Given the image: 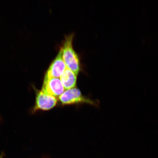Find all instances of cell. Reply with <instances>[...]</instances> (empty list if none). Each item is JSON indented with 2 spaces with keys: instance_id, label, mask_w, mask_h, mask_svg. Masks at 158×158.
Masks as SVG:
<instances>
[{
  "instance_id": "cell-1",
  "label": "cell",
  "mask_w": 158,
  "mask_h": 158,
  "mask_svg": "<svg viewBox=\"0 0 158 158\" xmlns=\"http://www.w3.org/2000/svg\"><path fill=\"white\" fill-rule=\"evenodd\" d=\"M58 100L60 106H62L84 104L90 105L96 107L99 106V102L84 96L80 90L77 88L65 91L59 97Z\"/></svg>"
},
{
  "instance_id": "cell-2",
  "label": "cell",
  "mask_w": 158,
  "mask_h": 158,
  "mask_svg": "<svg viewBox=\"0 0 158 158\" xmlns=\"http://www.w3.org/2000/svg\"><path fill=\"white\" fill-rule=\"evenodd\" d=\"M73 34L67 36L60 49L67 68L70 69L77 76L80 71V63L78 55L73 47Z\"/></svg>"
},
{
  "instance_id": "cell-3",
  "label": "cell",
  "mask_w": 158,
  "mask_h": 158,
  "mask_svg": "<svg viewBox=\"0 0 158 158\" xmlns=\"http://www.w3.org/2000/svg\"><path fill=\"white\" fill-rule=\"evenodd\" d=\"M58 98L55 97L45 93L42 90H36V98L35 106L32 112H35L38 110H48L56 106Z\"/></svg>"
},
{
  "instance_id": "cell-4",
  "label": "cell",
  "mask_w": 158,
  "mask_h": 158,
  "mask_svg": "<svg viewBox=\"0 0 158 158\" xmlns=\"http://www.w3.org/2000/svg\"><path fill=\"white\" fill-rule=\"evenodd\" d=\"M67 68L62 53L60 49L56 58L49 66L45 75L44 79L60 77Z\"/></svg>"
},
{
  "instance_id": "cell-5",
  "label": "cell",
  "mask_w": 158,
  "mask_h": 158,
  "mask_svg": "<svg viewBox=\"0 0 158 158\" xmlns=\"http://www.w3.org/2000/svg\"><path fill=\"white\" fill-rule=\"evenodd\" d=\"M41 90L45 94L59 97L64 93V88L60 79L52 78L44 79Z\"/></svg>"
},
{
  "instance_id": "cell-6",
  "label": "cell",
  "mask_w": 158,
  "mask_h": 158,
  "mask_svg": "<svg viewBox=\"0 0 158 158\" xmlns=\"http://www.w3.org/2000/svg\"><path fill=\"white\" fill-rule=\"evenodd\" d=\"M60 80L66 90L76 88L77 82V75L70 69L66 68L60 77Z\"/></svg>"
},
{
  "instance_id": "cell-7",
  "label": "cell",
  "mask_w": 158,
  "mask_h": 158,
  "mask_svg": "<svg viewBox=\"0 0 158 158\" xmlns=\"http://www.w3.org/2000/svg\"><path fill=\"white\" fill-rule=\"evenodd\" d=\"M0 158H3V154H2V155L0 156Z\"/></svg>"
}]
</instances>
